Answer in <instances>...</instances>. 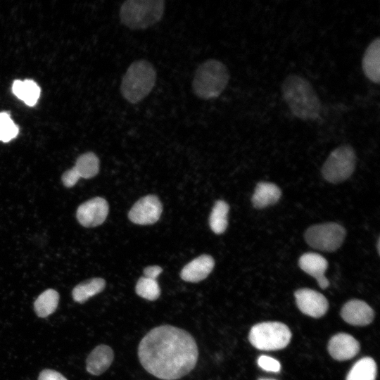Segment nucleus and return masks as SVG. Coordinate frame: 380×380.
I'll list each match as a JSON object with an SVG mask.
<instances>
[{
    "mask_svg": "<svg viewBox=\"0 0 380 380\" xmlns=\"http://www.w3.org/2000/svg\"><path fill=\"white\" fill-rule=\"evenodd\" d=\"M362 67L365 75L372 82L380 80V39H373L365 51Z\"/></svg>",
    "mask_w": 380,
    "mask_h": 380,
    "instance_id": "f3484780",
    "label": "nucleus"
},
{
    "mask_svg": "<svg viewBox=\"0 0 380 380\" xmlns=\"http://www.w3.org/2000/svg\"><path fill=\"white\" fill-rule=\"evenodd\" d=\"M156 76V70L148 61H133L122 78L120 93L122 97L132 104L141 101L153 89Z\"/></svg>",
    "mask_w": 380,
    "mask_h": 380,
    "instance_id": "7ed1b4c3",
    "label": "nucleus"
},
{
    "mask_svg": "<svg viewBox=\"0 0 380 380\" xmlns=\"http://www.w3.org/2000/svg\"><path fill=\"white\" fill-rule=\"evenodd\" d=\"M163 269L158 266H148L144 270V274L145 277L152 279H156V278L162 273Z\"/></svg>",
    "mask_w": 380,
    "mask_h": 380,
    "instance_id": "c85d7f7f",
    "label": "nucleus"
},
{
    "mask_svg": "<svg viewBox=\"0 0 380 380\" xmlns=\"http://www.w3.org/2000/svg\"><path fill=\"white\" fill-rule=\"evenodd\" d=\"M341 315L350 324L365 326L372 322L374 311L365 301L351 300L343 305Z\"/></svg>",
    "mask_w": 380,
    "mask_h": 380,
    "instance_id": "ddd939ff",
    "label": "nucleus"
},
{
    "mask_svg": "<svg viewBox=\"0 0 380 380\" xmlns=\"http://www.w3.org/2000/svg\"><path fill=\"white\" fill-rule=\"evenodd\" d=\"M162 210V204L158 198L154 195H148L134 203L128 217L135 224H151L159 220Z\"/></svg>",
    "mask_w": 380,
    "mask_h": 380,
    "instance_id": "9d476101",
    "label": "nucleus"
},
{
    "mask_svg": "<svg viewBox=\"0 0 380 380\" xmlns=\"http://www.w3.org/2000/svg\"><path fill=\"white\" fill-rule=\"evenodd\" d=\"M229 210V205L225 201L219 200L215 202L209 218V224L214 233L220 234L226 230Z\"/></svg>",
    "mask_w": 380,
    "mask_h": 380,
    "instance_id": "b1692460",
    "label": "nucleus"
},
{
    "mask_svg": "<svg viewBox=\"0 0 380 380\" xmlns=\"http://www.w3.org/2000/svg\"><path fill=\"white\" fill-rule=\"evenodd\" d=\"M108 204L106 199L95 197L81 204L76 213L77 219L85 227L101 224L108 214Z\"/></svg>",
    "mask_w": 380,
    "mask_h": 380,
    "instance_id": "9b49d317",
    "label": "nucleus"
},
{
    "mask_svg": "<svg viewBox=\"0 0 380 380\" xmlns=\"http://www.w3.org/2000/svg\"><path fill=\"white\" fill-rule=\"evenodd\" d=\"M229 77V72L225 64L217 59H208L201 63L194 72L193 91L203 100L215 99L227 87Z\"/></svg>",
    "mask_w": 380,
    "mask_h": 380,
    "instance_id": "20e7f679",
    "label": "nucleus"
},
{
    "mask_svg": "<svg viewBox=\"0 0 380 380\" xmlns=\"http://www.w3.org/2000/svg\"><path fill=\"white\" fill-rule=\"evenodd\" d=\"M58 302V293L53 289H49L42 292L35 300L34 309L38 317H46L56 311Z\"/></svg>",
    "mask_w": 380,
    "mask_h": 380,
    "instance_id": "5701e85b",
    "label": "nucleus"
},
{
    "mask_svg": "<svg viewBox=\"0 0 380 380\" xmlns=\"http://www.w3.org/2000/svg\"><path fill=\"white\" fill-rule=\"evenodd\" d=\"M135 291L138 296L149 300L158 299L160 294V289L156 279L145 277L137 281Z\"/></svg>",
    "mask_w": 380,
    "mask_h": 380,
    "instance_id": "393cba45",
    "label": "nucleus"
},
{
    "mask_svg": "<svg viewBox=\"0 0 380 380\" xmlns=\"http://www.w3.org/2000/svg\"><path fill=\"white\" fill-rule=\"evenodd\" d=\"M328 350L334 359L346 360L358 353L360 344L350 334L340 333L331 337L329 341Z\"/></svg>",
    "mask_w": 380,
    "mask_h": 380,
    "instance_id": "4468645a",
    "label": "nucleus"
},
{
    "mask_svg": "<svg viewBox=\"0 0 380 380\" xmlns=\"http://www.w3.org/2000/svg\"><path fill=\"white\" fill-rule=\"evenodd\" d=\"M13 93L29 106H34L40 96L41 89L32 80H16L12 85Z\"/></svg>",
    "mask_w": 380,
    "mask_h": 380,
    "instance_id": "aec40b11",
    "label": "nucleus"
},
{
    "mask_svg": "<svg viewBox=\"0 0 380 380\" xmlns=\"http://www.w3.org/2000/svg\"><path fill=\"white\" fill-rule=\"evenodd\" d=\"M114 358L112 348L106 345L96 346L89 353L86 361V369L93 375H100L110 366Z\"/></svg>",
    "mask_w": 380,
    "mask_h": 380,
    "instance_id": "a211bd4d",
    "label": "nucleus"
},
{
    "mask_svg": "<svg viewBox=\"0 0 380 380\" xmlns=\"http://www.w3.org/2000/svg\"><path fill=\"white\" fill-rule=\"evenodd\" d=\"M260 380H270V379H260Z\"/></svg>",
    "mask_w": 380,
    "mask_h": 380,
    "instance_id": "7c9ffc66",
    "label": "nucleus"
},
{
    "mask_svg": "<svg viewBox=\"0 0 380 380\" xmlns=\"http://www.w3.org/2000/svg\"><path fill=\"white\" fill-rule=\"evenodd\" d=\"M19 132V127L15 124L7 112L0 113V141L8 142L15 138Z\"/></svg>",
    "mask_w": 380,
    "mask_h": 380,
    "instance_id": "a878e982",
    "label": "nucleus"
},
{
    "mask_svg": "<svg viewBox=\"0 0 380 380\" xmlns=\"http://www.w3.org/2000/svg\"><path fill=\"white\" fill-rule=\"evenodd\" d=\"M346 229L336 222H327L310 227L305 232L307 243L313 248L327 252L336 251L346 237Z\"/></svg>",
    "mask_w": 380,
    "mask_h": 380,
    "instance_id": "6e6552de",
    "label": "nucleus"
},
{
    "mask_svg": "<svg viewBox=\"0 0 380 380\" xmlns=\"http://www.w3.org/2000/svg\"><path fill=\"white\" fill-rule=\"evenodd\" d=\"M376 372L375 361L369 357H362L353 365L346 380H375Z\"/></svg>",
    "mask_w": 380,
    "mask_h": 380,
    "instance_id": "4be33fe9",
    "label": "nucleus"
},
{
    "mask_svg": "<svg viewBox=\"0 0 380 380\" xmlns=\"http://www.w3.org/2000/svg\"><path fill=\"white\" fill-rule=\"evenodd\" d=\"M106 286V281L102 278H92L77 284L72 291L73 300L79 303H83L91 297L101 292Z\"/></svg>",
    "mask_w": 380,
    "mask_h": 380,
    "instance_id": "412c9836",
    "label": "nucleus"
},
{
    "mask_svg": "<svg viewBox=\"0 0 380 380\" xmlns=\"http://www.w3.org/2000/svg\"><path fill=\"white\" fill-rule=\"evenodd\" d=\"M283 98L291 113L303 120L317 119L321 101L310 82L295 74L286 76L281 84Z\"/></svg>",
    "mask_w": 380,
    "mask_h": 380,
    "instance_id": "f03ea898",
    "label": "nucleus"
},
{
    "mask_svg": "<svg viewBox=\"0 0 380 380\" xmlns=\"http://www.w3.org/2000/svg\"><path fill=\"white\" fill-rule=\"evenodd\" d=\"M356 156L352 146L341 145L333 150L322 167V175L329 182L338 184L348 179L354 172Z\"/></svg>",
    "mask_w": 380,
    "mask_h": 380,
    "instance_id": "0eeeda50",
    "label": "nucleus"
},
{
    "mask_svg": "<svg viewBox=\"0 0 380 380\" xmlns=\"http://www.w3.org/2000/svg\"><path fill=\"white\" fill-rule=\"evenodd\" d=\"M258 364L262 369L269 372H277L281 368V365L278 360L266 355L259 357Z\"/></svg>",
    "mask_w": 380,
    "mask_h": 380,
    "instance_id": "bb28decb",
    "label": "nucleus"
},
{
    "mask_svg": "<svg viewBox=\"0 0 380 380\" xmlns=\"http://www.w3.org/2000/svg\"><path fill=\"white\" fill-rule=\"evenodd\" d=\"M299 310L310 317L318 318L327 311V298L319 292L310 289H300L294 293Z\"/></svg>",
    "mask_w": 380,
    "mask_h": 380,
    "instance_id": "f8f14e48",
    "label": "nucleus"
},
{
    "mask_svg": "<svg viewBox=\"0 0 380 380\" xmlns=\"http://www.w3.org/2000/svg\"><path fill=\"white\" fill-rule=\"evenodd\" d=\"M281 191L279 187L270 182H259L252 196L253 205L256 208H264L275 204L280 198Z\"/></svg>",
    "mask_w": 380,
    "mask_h": 380,
    "instance_id": "6ab92c4d",
    "label": "nucleus"
},
{
    "mask_svg": "<svg viewBox=\"0 0 380 380\" xmlns=\"http://www.w3.org/2000/svg\"><path fill=\"white\" fill-rule=\"evenodd\" d=\"M379 244H380V242H379V239H378V241H377V251L378 253H379Z\"/></svg>",
    "mask_w": 380,
    "mask_h": 380,
    "instance_id": "c756f323",
    "label": "nucleus"
},
{
    "mask_svg": "<svg viewBox=\"0 0 380 380\" xmlns=\"http://www.w3.org/2000/svg\"><path fill=\"white\" fill-rule=\"evenodd\" d=\"M99 171V158L94 153L87 152L77 158L74 167L63 174L61 180L65 187L70 188L76 184L80 178H92Z\"/></svg>",
    "mask_w": 380,
    "mask_h": 380,
    "instance_id": "1a4fd4ad",
    "label": "nucleus"
},
{
    "mask_svg": "<svg viewBox=\"0 0 380 380\" xmlns=\"http://www.w3.org/2000/svg\"><path fill=\"white\" fill-rule=\"evenodd\" d=\"M38 380H68L60 372L53 369H44L39 375Z\"/></svg>",
    "mask_w": 380,
    "mask_h": 380,
    "instance_id": "cd10ccee",
    "label": "nucleus"
},
{
    "mask_svg": "<svg viewBox=\"0 0 380 380\" xmlns=\"http://www.w3.org/2000/svg\"><path fill=\"white\" fill-rule=\"evenodd\" d=\"M215 265L213 258L209 255H202L186 265L181 271V278L189 282H198L205 279Z\"/></svg>",
    "mask_w": 380,
    "mask_h": 380,
    "instance_id": "dca6fc26",
    "label": "nucleus"
},
{
    "mask_svg": "<svg viewBox=\"0 0 380 380\" xmlns=\"http://www.w3.org/2000/svg\"><path fill=\"white\" fill-rule=\"evenodd\" d=\"M143 367L163 380H176L188 374L196 366L198 346L186 331L161 325L149 331L138 347Z\"/></svg>",
    "mask_w": 380,
    "mask_h": 380,
    "instance_id": "f257e3e1",
    "label": "nucleus"
},
{
    "mask_svg": "<svg viewBox=\"0 0 380 380\" xmlns=\"http://www.w3.org/2000/svg\"><path fill=\"white\" fill-rule=\"evenodd\" d=\"M291 333L281 322H267L254 325L249 332V341L262 350H276L285 348L290 342Z\"/></svg>",
    "mask_w": 380,
    "mask_h": 380,
    "instance_id": "423d86ee",
    "label": "nucleus"
},
{
    "mask_svg": "<svg viewBox=\"0 0 380 380\" xmlns=\"http://www.w3.org/2000/svg\"><path fill=\"white\" fill-rule=\"evenodd\" d=\"M298 265L302 270L315 277L321 289H326L329 282L324 276L328 267L327 260L316 253H305L298 260Z\"/></svg>",
    "mask_w": 380,
    "mask_h": 380,
    "instance_id": "2eb2a0df",
    "label": "nucleus"
},
{
    "mask_svg": "<svg viewBox=\"0 0 380 380\" xmlns=\"http://www.w3.org/2000/svg\"><path fill=\"white\" fill-rule=\"evenodd\" d=\"M165 4L163 0H127L120 8V22L130 30H145L161 20Z\"/></svg>",
    "mask_w": 380,
    "mask_h": 380,
    "instance_id": "39448f33",
    "label": "nucleus"
}]
</instances>
